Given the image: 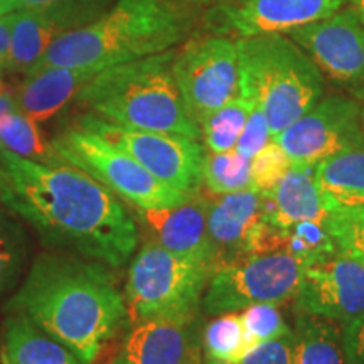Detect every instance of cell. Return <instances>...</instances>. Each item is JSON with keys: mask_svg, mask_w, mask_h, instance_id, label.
<instances>
[{"mask_svg": "<svg viewBox=\"0 0 364 364\" xmlns=\"http://www.w3.org/2000/svg\"><path fill=\"white\" fill-rule=\"evenodd\" d=\"M0 201L58 252L124 267L139 225L112 191L68 164L29 161L0 145Z\"/></svg>", "mask_w": 364, "mask_h": 364, "instance_id": "6da1fadb", "label": "cell"}, {"mask_svg": "<svg viewBox=\"0 0 364 364\" xmlns=\"http://www.w3.org/2000/svg\"><path fill=\"white\" fill-rule=\"evenodd\" d=\"M113 270L81 255L41 253L6 309L26 314L81 363L93 364L127 318L125 297Z\"/></svg>", "mask_w": 364, "mask_h": 364, "instance_id": "7a4b0ae2", "label": "cell"}, {"mask_svg": "<svg viewBox=\"0 0 364 364\" xmlns=\"http://www.w3.org/2000/svg\"><path fill=\"white\" fill-rule=\"evenodd\" d=\"M189 29V14L177 0H117L98 19L59 34L27 75L53 66L100 73L171 51Z\"/></svg>", "mask_w": 364, "mask_h": 364, "instance_id": "3957f363", "label": "cell"}, {"mask_svg": "<svg viewBox=\"0 0 364 364\" xmlns=\"http://www.w3.org/2000/svg\"><path fill=\"white\" fill-rule=\"evenodd\" d=\"M174 54L171 49L107 68L80 90L76 102L110 124L201 139L176 81Z\"/></svg>", "mask_w": 364, "mask_h": 364, "instance_id": "277c9868", "label": "cell"}, {"mask_svg": "<svg viewBox=\"0 0 364 364\" xmlns=\"http://www.w3.org/2000/svg\"><path fill=\"white\" fill-rule=\"evenodd\" d=\"M236 44L240 93L263 108L275 139L322 98V73L285 34L241 38Z\"/></svg>", "mask_w": 364, "mask_h": 364, "instance_id": "5b68a950", "label": "cell"}, {"mask_svg": "<svg viewBox=\"0 0 364 364\" xmlns=\"http://www.w3.org/2000/svg\"><path fill=\"white\" fill-rule=\"evenodd\" d=\"M213 267L147 240L130 263L125 284L129 322L199 311Z\"/></svg>", "mask_w": 364, "mask_h": 364, "instance_id": "8992f818", "label": "cell"}, {"mask_svg": "<svg viewBox=\"0 0 364 364\" xmlns=\"http://www.w3.org/2000/svg\"><path fill=\"white\" fill-rule=\"evenodd\" d=\"M51 147L63 164L86 172L134 208H171L191 199L154 177L124 149L80 125L61 132Z\"/></svg>", "mask_w": 364, "mask_h": 364, "instance_id": "52a82bcc", "label": "cell"}, {"mask_svg": "<svg viewBox=\"0 0 364 364\" xmlns=\"http://www.w3.org/2000/svg\"><path fill=\"white\" fill-rule=\"evenodd\" d=\"M306 263L285 252L248 255L218 267L203 295L209 316L240 312L255 304H280L295 299Z\"/></svg>", "mask_w": 364, "mask_h": 364, "instance_id": "ba28073f", "label": "cell"}, {"mask_svg": "<svg viewBox=\"0 0 364 364\" xmlns=\"http://www.w3.org/2000/svg\"><path fill=\"white\" fill-rule=\"evenodd\" d=\"M76 125L95 132L108 142L124 149L136 162L142 164L154 177L186 196L199 194L203 186V164L206 147L196 139L120 127L102 118L90 115L80 117Z\"/></svg>", "mask_w": 364, "mask_h": 364, "instance_id": "9c48e42d", "label": "cell"}, {"mask_svg": "<svg viewBox=\"0 0 364 364\" xmlns=\"http://www.w3.org/2000/svg\"><path fill=\"white\" fill-rule=\"evenodd\" d=\"M172 70L186 108L201 129L213 112L238 95V44L223 36L193 39L174 54Z\"/></svg>", "mask_w": 364, "mask_h": 364, "instance_id": "30bf717a", "label": "cell"}, {"mask_svg": "<svg viewBox=\"0 0 364 364\" xmlns=\"http://www.w3.org/2000/svg\"><path fill=\"white\" fill-rule=\"evenodd\" d=\"M273 140L294 166L316 167L343 150L364 145L358 103L338 95L321 98Z\"/></svg>", "mask_w": 364, "mask_h": 364, "instance_id": "8fae6325", "label": "cell"}, {"mask_svg": "<svg viewBox=\"0 0 364 364\" xmlns=\"http://www.w3.org/2000/svg\"><path fill=\"white\" fill-rule=\"evenodd\" d=\"M287 36L327 78L351 97L364 100V26L351 6Z\"/></svg>", "mask_w": 364, "mask_h": 364, "instance_id": "7c38bea8", "label": "cell"}, {"mask_svg": "<svg viewBox=\"0 0 364 364\" xmlns=\"http://www.w3.org/2000/svg\"><path fill=\"white\" fill-rule=\"evenodd\" d=\"M295 306L300 314L348 324L364 314V263L339 252L306 263Z\"/></svg>", "mask_w": 364, "mask_h": 364, "instance_id": "4fadbf2b", "label": "cell"}, {"mask_svg": "<svg viewBox=\"0 0 364 364\" xmlns=\"http://www.w3.org/2000/svg\"><path fill=\"white\" fill-rule=\"evenodd\" d=\"M120 358L129 364H206L198 312L132 322Z\"/></svg>", "mask_w": 364, "mask_h": 364, "instance_id": "5bb4252c", "label": "cell"}, {"mask_svg": "<svg viewBox=\"0 0 364 364\" xmlns=\"http://www.w3.org/2000/svg\"><path fill=\"white\" fill-rule=\"evenodd\" d=\"M351 0H235L218 9V33L253 38L289 34L299 27L326 19Z\"/></svg>", "mask_w": 364, "mask_h": 364, "instance_id": "9a60e30c", "label": "cell"}, {"mask_svg": "<svg viewBox=\"0 0 364 364\" xmlns=\"http://www.w3.org/2000/svg\"><path fill=\"white\" fill-rule=\"evenodd\" d=\"M134 218L150 241L189 260L208 263L215 272V250L208 233V198L196 194L171 208H134Z\"/></svg>", "mask_w": 364, "mask_h": 364, "instance_id": "2e32d148", "label": "cell"}, {"mask_svg": "<svg viewBox=\"0 0 364 364\" xmlns=\"http://www.w3.org/2000/svg\"><path fill=\"white\" fill-rule=\"evenodd\" d=\"M263 225V198L255 188L208 198V233L215 250V270L253 253Z\"/></svg>", "mask_w": 364, "mask_h": 364, "instance_id": "e0dca14e", "label": "cell"}, {"mask_svg": "<svg viewBox=\"0 0 364 364\" xmlns=\"http://www.w3.org/2000/svg\"><path fill=\"white\" fill-rule=\"evenodd\" d=\"M314 182L329 216L364 211V145L318 162L314 167Z\"/></svg>", "mask_w": 364, "mask_h": 364, "instance_id": "ac0fdd59", "label": "cell"}, {"mask_svg": "<svg viewBox=\"0 0 364 364\" xmlns=\"http://www.w3.org/2000/svg\"><path fill=\"white\" fill-rule=\"evenodd\" d=\"M263 220L285 231L302 221L326 220L327 211L314 182V167L292 166L275 188L262 194Z\"/></svg>", "mask_w": 364, "mask_h": 364, "instance_id": "d6986e66", "label": "cell"}, {"mask_svg": "<svg viewBox=\"0 0 364 364\" xmlns=\"http://www.w3.org/2000/svg\"><path fill=\"white\" fill-rule=\"evenodd\" d=\"M97 73L53 66L26 76L16 93L17 108L38 124L59 113Z\"/></svg>", "mask_w": 364, "mask_h": 364, "instance_id": "ffe728a7", "label": "cell"}, {"mask_svg": "<svg viewBox=\"0 0 364 364\" xmlns=\"http://www.w3.org/2000/svg\"><path fill=\"white\" fill-rule=\"evenodd\" d=\"M2 364H85L26 314L9 312L0 341Z\"/></svg>", "mask_w": 364, "mask_h": 364, "instance_id": "44dd1931", "label": "cell"}, {"mask_svg": "<svg viewBox=\"0 0 364 364\" xmlns=\"http://www.w3.org/2000/svg\"><path fill=\"white\" fill-rule=\"evenodd\" d=\"M61 33L63 31L43 14L17 9L14 12L6 71L27 75L43 59Z\"/></svg>", "mask_w": 364, "mask_h": 364, "instance_id": "7402d4cb", "label": "cell"}, {"mask_svg": "<svg viewBox=\"0 0 364 364\" xmlns=\"http://www.w3.org/2000/svg\"><path fill=\"white\" fill-rule=\"evenodd\" d=\"M295 327V364H346L338 322L300 314Z\"/></svg>", "mask_w": 364, "mask_h": 364, "instance_id": "603a6c76", "label": "cell"}, {"mask_svg": "<svg viewBox=\"0 0 364 364\" xmlns=\"http://www.w3.org/2000/svg\"><path fill=\"white\" fill-rule=\"evenodd\" d=\"M0 144L17 156L41 164H63L53 152L51 142L46 140L38 122L12 108L0 117Z\"/></svg>", "mask_w": 364, "mask_h": 364, "instance_id": "cb8c5ba5", "label": "cell"}, {"mask_svg": "<svg viewBox=\"0 0 364 364\" xmlns=\"http://www.w3.org/2000/svg\"><path fill=\"white\" fill-rule=\"evenodd\" d=\"M250 348L253 346L250 344L240 314H221L203 327V353L206 364H233Z\"/></svg>", "mask_w": 364, "mask_h": 364, "instance_id": "d4e9b609", "label": "cell"}, {"mask_svg": "<svg viewBox=\"0 0 364 364\" xmlns=\"http://www.w3.org/2000/svg\"><path fill=\"white\" fill-rule=\"evenodd\" d=\"M257 105L253 98L238 91L235 98L213 112L201 124V136L208 152H228L233 150L245 129L250 113Z\"/></svg>", "mask_w": 364, "mask_h": 364, "instance_id": "484cf974", "label": "cell"}, {"mask_svg": "<svg viewBox=\"0 0 364 364\" xmlns=\"http://www.w3.org/2000/svg\"><path fill=\"white\" fill-rule=\"evenodd\" d=\"M29 255V236L9 209H0V297L19 280Z\"/></svg>", "mask_w": 364, "mask_h": 364, "instance_id": "4316f807", "label": "cell"}, {"mask_svg": "<svg viewBox=\"0 0 364 364\" xmlns=\"http://www.w3.org/2000/svg\"><path fill=\"white\" fill-rule=\"evenodd\" d=\"M117 0H16V6L43 14L66 33L98 19Z\"/></svg>", "mask_w": 364, "mask_h": 364, "instance_id": "83f0119b", "label": "cell"}, {"mask_svg": "<svg viewBox=\"0 0 364 364\" xmlns=\"http://www.w3.org/2000/svg\"><path fill=\"white\" fill-rule=\"evenodd\" d=\"M203 184L211 194H230L252 188L250 159L236 150L206 152L203 164Z\"/></svg>", "mask_w": 364, "mask_h": 364, "instance_id": "f1b7e54d", "label": "cell"}, {"mask_svg": "<svg viewBox=\"0 0 364 364\" xmlns=\"http://www.w3.org/2000/svg\"><path fill=\"white\" fill-rule=\"evenodd\" d=\"M282 233H284L282 252L292 255L304 263L314 262L317 258L338 252L331 236L329 216L326 220L297 223Z\"/></svg>", "mask_w": 364, "mask_h": 364, "instance_id": "f546056e", "label": "cell"}, {"mask_svg": "<svg viewBox=\"0 0 364 364\" xmlns=\"http://www.w3.org/2000/svg\"><path fill=\"white\" fill-rule=\"evenodd\" d=\"M292 166L294 164L285 154V150L275 140H272L265 149L260 150L253 159H250L252 188L262 194L268 193L284 179Z\"/></svg>", "mask_w": 364, "mask_h": 364, "instance_id": "4dcf8cb0", "label": "cell"}, {"mask_svg": "<svg viewBox=\"0 0 364 364\" xmlns=\"http://www.w3.org/2000/svg\"><path fill=\"white\" fill-rule=\"evenodd\" d=\"M240 316L252 346L277 339L292 331L287 326L277 304H255L243 309Z\"/></svg>", "mask_w": 364, "mask_h": 364, "instance_id": "1f68e13d", "label": "cell"}, {"mask_svg": "<svg viewBox=\"0 0 364 364\" xmlns=\"http://www.w3.org/2000/svg\"><path fill=\"white\" fill-rule=\"evenodd\" d=\"M329 230L339 253L364 263V211L346 216H329Z\"/></svg>", "mask_w": 364, "mask_h": 364, "instance_id": "d6a6232c", "label": "cell"}, {"mask_svg": "<svg viewBox=\"0 0 364 364\" xmlns=\"http://www.w3.org/2000/svg\"><path fill=\"white\" fill-rule=\"evenodd\" d=\"M233 364H295L294 331L277 339L255 344Z\"/></svg>", "mask_w": 364, "mask_h": 364, "instance_id": "836d02e7", "label": "cell"}, {"mask_svg": "<svg viewBox=\"0 0 364 364\" xmlns=\"http://www.w3.org/2000/svg\"><path fill=\"white\" fill-rule=\"evenodd\" d=\"M273 140L270 124L260 105H255L250 113L245 129L241 132L235 150L243 157L253 159L260 150H263Z\"/></svg>", "mask_w": 364, "mask_h": 364, "instance_id": "e575fe53", "label": "cell"}, {"mask_svg": "<svg viewBox=\"0 0 364 364\" xmlns=\"http://www.w3.org/2000/svg\"><path fill=\"white\" fill-rule=\"evenodd\" d=\"M343 353L346 364H364V314L344 324Z\"/></svg>", "mask_w": 364, "mask_h": 364, "instance_id": "d590c367", "label": "cell"}, {"mask_svg": "<svg viewBox=\"0 0 364 364\" xmlns=\"http://www.w3.org/2000/svg\"><path fill=\"white\" fill-rule=\"evenodd\" d=\"M14 12L6 14V16H0V71L6 70V66H7L9 49H11V33H12Z\"/></svg>", "mask_w": 364, "mask_h": 364, "instance_id": "8d00e7d4", "label": "cell"}, {"mask_svg": "<svg viewBox=\"0 0 364 364\" xmlns=\"http://www.w3.org/2000/svg\"><path fill=\"white\" fill-rule=\"evenodd\" d=\"M17 107V102H16V93H12L11 90H7L6 93L0 97V117L4 115V113L12 110V108ZM2 145V144H0Z\"/></svg>", "mask_w": 364, "mask_h": 364, "instance_id": "74e56055", "label": "cell"}, {"mask_svg": "<svg viewBox=\"0 0 364 364\" xmlns=\"http://www.w3.org/2000/svg\"><path fill=\"white\" fill-rule=\"evenodd\" d=\"M14 11H17L16 0H0V16H6Z\"/></svg>", "mask_w": 364, "mask_h": 364, "instance_id": "f35d334b", "label": "cell"}, {"mask_svg": "<svg viewBox=\"0 0 364 364\" xmlns=\"http://www.w3.org/2000/svg\"><path fill=\"white\" fill-rule=\"evenodd\" d=\"M349 6L353 7V11L356 12L359 21H361V24L364 26V0H351V2H349Z\"/></svg>", "mask_w": 364, "mask_h": 364, "instance_id": "ab89813d", "label": "cell"}, {"mask_svg": "<svg viewBox=\"0 0 364 364\" xmlns=\"http://www.w3.org/2000/svg\"><path fill=\"white\" fill-rule=\"evenodd\" d=\"M7 91V86H6V83H4V80L0 78V97H2L4 93H6Z\"/></svg>", "mask_w": 364, "mask_h": 364, "instance_id": "60d3db41", "label": "cell"}, {"mask_svg": "<svg viewBox=\"0 0 364 364\" xmlns=\"http://www.w3.org/2000/svg\"><path fill=\"white\" fill-rule=\"evenodd\" d=\"M188 2H194V4H208V2H215V0H188Z\"/></svg>", "mask_w": 364, "mask_h": 364, "instance_id": "b9f144b4", "label": "cell"}, {"mask_svg": "<svg viewBox=\"0 0 364 364\" xmlns=\"http://www.w3.org/2000/svg\"><path fill=\"white\" fill-rule=\"evenodd\" d=\"M112 364H129V363H125V361H124V359H122L120 356H118V358L115 359V361H113Z\"/></svg>", "mask_w": 364, "mask_h": 364, "instance_id": "7bdbcfd3", "label": "cell"}, {"mask_svg": "<svg viewBox=\"0 0 364 364\" xmlns=\"http://www.w3.org/2000/svg\"><path fill=\"white\" fill-rule=\"evenodd\" d=\"M363 118H364V113H363Z\"/></svg>", "mask_w": 364, "mask_h": 364, "instance_id": "ee69618b", "label": "cell"}]
</instances>
